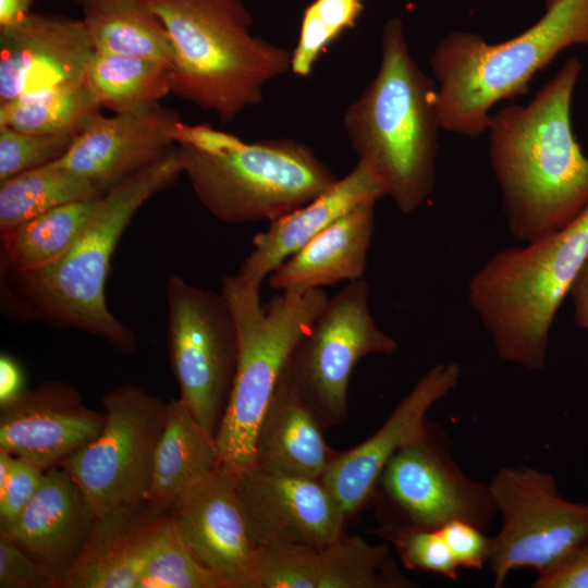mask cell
Wrapping results in <instances>:
<instances>
[{
	"label": "cell",
	"instance_id": "cell-26",
	"mask_svg": "<svg viewBox=\"0 0 588 588\" xmlns=\"http://www.w3.org/2000/svg\"><path fill=\"white\" fill-rule=\"evenodd\" d=\"M81 8L95 51L147 59L171 70L170 36L146 0H110Z\"/></svg>",
	"mask_w": 588,
	"mask_h": 588
},
{
	"label": "cell",
	"instance_id": "cell-15",
	"mask_svg": "<svg viewBox=\"0 0 588 588\" xmlns=\"http://www.w3.org/2000/svg\"><path fill=\"white\" fill-rule=\"evenodd\" d=\"M169 515L191 553L225 588H248L258 547L246 525L235 476L218 466L191 486Z\"/></svg>",
	"mask_w": 588,
	"mask_h": 588
},
{
	"label": "cell",
	"instance_id": "cell-40",
	"mask_svg": "<svg viewBox=\"0 0 588 588\" xmlns=\"http://www.w3.org/2000/svg\"><path fill=\"white\" fill-rule=\"evenodd\" d=\"M535 588H588V539L564 562L538 575Z\"/></svg>",
	"mask_w": 588,
	"mask_h": 588
},
{
	"label": "cell",
	"instance_id": "cell-30",
	"mask_svg": "<svg viewBox=\"0 0 588 588\" xmlns=\"http://www.w3.org/2000/svg\"><path fill=\"white\" fill-rule=\"evenodd\" d=\"M85 82L26 94L0 105V126L36 134L81 131L101 112Z\"/></svg>",
	"mask_w": 588,
	"mask_h": 588
},
{
	"label": "cell",
	"instance_id": "cell-34",
	"mask_svg": "<svg viewBox=\"0 0 588 588\" xmlns=\"http://www.w3.org/2000/svg\"><path fill=\"white\" fill-rule=\"evenodd\" d=\"M320 552L302 544L259 547L248 588H319Z\"/></svg>",
	"mask_w": 588,
	"mask_h": 588
},
{
	"label": "cell",
	"instance_id": "cell-41",
	"mask_svg": "<svg viewBox=\"0 0 588 588\" xmlns=\"http://www.w3.org/2000/svg\"><path fill=\"white\" fill-rule=\"evenodd\" d=\"M23 375L19 365L9 356L0 357V405L8 403L23 391Z\"/></svg>",
	"mask_w": 588,
	"mask_h": 588
},
{
	"label": "cell",
	"instance_id": "cell-7",
	"mask_svg": "<svg viewBox=\"0 0 588 588\" xmlns=\"http://www.w3.org/2000/svg\"><path fill=\"white\" fill-rule=\"evenodd\" d=\"M588 256V208L539 240L501 249L470 278L468 302L503 360L546 366L550 330Z\"/></svg>",
	"mask_w": 588,
	"mask_h": 588
},
{
	"label": "cell",
	"instance_id": "cell-27",
	"mask_svg": "<svg viewBox=\"0 0 588 588\" xmlns=\"http://www.w3.org/2000/svg\"><path fill=\"white\" fill-rule=\"evenodd\" d=\"M101 196L59 206L0 234V273L35 271L61 257L89 224Z\"/></svg>",
	"mask_w": 588,
	"mask_h": 588
},
{
	"label": "cell",
	"instance_id": "cell-22",
	"mask_svg": "<svg viewBox=\"0 0 588 588\" xmlns=\"http://www.w3.org/2000/svg\"><path fill=\"white\" fill-rule=\"evenodd\" d=\"M387 196L382 183L357 163L344 177L301 208L269 222L253 238L237 274L261 284L283 261L357 205Z\"/></svg>",
	"mask_w": 588,
	"mask_h": 588
},
{
	"label": "cell",
	"instance_id": "cell-1",
	"mask_svg": "<svg viewBox=\"0 0 588 588\" xmlns=\"http://www.w3.org/2000/svg\"><path fill=\"white\" fill-rule=\"evenodd\" d=\"M580 71L569 58L529 103L490 117L491 168L509 231L524 244L562 230L588 208V158L571 125Z\"/></svg>",
	"mask_w": 588,
	"mask_h": 588
},
{
	"label": "cell",
	"instance_id": "cell-3",
	"mask_svg": "<svg viewBox=\"0 0 588 588\" xmlns=\"http://www.w3.org/2000/svg\"><path fill=\"white\" fill-rule=\"evenodd\" d=\"M375 77L345 110L343 128L357 163L385 188L403 215L415 212L436 185L438 86L413 59L401 19L381 33Z\"/></svg>",
	"mask_w": 588,
	"mask_h": 588
},
{
	"label": "cell",
	"instance_id": "cell-38",
	"mask_svg": "<svg viewBox=\"0 0 588 588\" xmlns=\"http://www.w3.org/2000/svg\"><path fill=\"white\" fill-rule=\"evenodd\" d=\"M44 469L23 457L14 456L8 479L0 488V529L11 525L36 493Z\"/></svg>",
	"mask_w": 588,
	"mask_h": 588
},
{
	"label": "cell",
	"instance_id": "cell-37",
	"mask_svg": "<svg viewBox=\"0 0 588 588\" xmlns=\"http://www.w3.org/2000/svg\"><path fill=\"white\" fill-rule=\"evenodd\" d=\"M57 575L0 531V588H54Z\"/></svg>",
	"mask_w": 588,
	"mask_h": 588
},
{
	"label": "cell",
	"instance_id": "cell-36",
	"mask_svg": "<svg viewBox=\"0 0 588 588\" xmlns=\"http://www.w3.org/2000/svg\"><path fill=\"white\" fill-rule=\"evenodd\" d=\"M406 567L440 574L451 580L458 577L456 564L439 529H413L391 538Z\"/></svg>",
	"mask_w": 588,
	"mask_h": 588
},
{
	"label": "cell",
	"instance_id": "cell-9",
	"mask_svg": "<svg viewBox=\"0 0 588 588\" xmlns=\"http://www.w3.org/2000/svg\"><path fill=\"white\" fill-rule=\"evenodd\" d=\"M99 434L59 466L78 485L96 517L146 502L168 402L123 383L102 397Z\"/></svg>",
	"mask_w": 588,
	"mask_h": 588
},
{
	"label": "cell",
	"instance_id": "cell-19",
	"mask_svg": "<svg viewBox=\"0 0 588 588\" xmlns=\"http://www.w3.org/2000/svg\"><path fill=\"white\" fill-rule=\"evenodd\" d=\"M460 376L455 362L432 366L371 437L335 454L320 480L345 517L371 497L390 458L421 431L429 408L457 385Z\"/></svg>",
	"mask_w": 588,
	"mask_h": 588
},
{
	"label": "cell",
	"instance_id": "cell-18",
	"mask_svg": "<svg viewBox=\"0 0 588 588\" xmlns=\"http://www.w3.org/2000/svg\"><path fill=\"white\" fill-rule=\"evenodd\" d=\"M105 421L73 385L44 382L0 405V450L46 470L96 438Z\"/></svg>",
	"mask_w": 588,
	"mask_h": 588
},
{
	"label": "cell",
	"instance_id": "cell-31",
	"mask_svg": "<svg viewBox=\"0 0 588 588\" xmlns=\"http://www.w3.org/2000/svg\"><path fill=\"white\" fill-rule=\"evenodd\" d=\"M319 552V588L413 586L397 569L385 544H370L358 536H341Z\"/></svg>",
	"mask_w": 588,
	"mask_h": 588
},
{
	"label": "cell",
	"instance_id": "cell-44",
	"mask_svg": "<svg viewBox=\"0 0 588 588\" xmlns=\"http://www.w3.org/2000/svg\"><path fill=\"white\" fill-rule=\"evenodd\" d=\"M78 5H85L89 3H97V2H103V1H110V0H74Z\"/></svg>",
	"mask_w": 588,
	"mask_h": 588
},
{
	"label": "cell",
	"instance_id": "cell-2",
	"mask_svg": "<svg viewBox=\"0 0 588 588\" xmlns=\"http://www.w3.org/2000/svg\"><path fill=\"white\" fill-rule=\"evenodd\" d=\"M182 174L176 145L108 189L87 228L61 257L35 271L0 273L2 311L22 322L41 321L87 332L122 353H132L135 334L107 306L111 257L139 208Z\"/></svg>",
	"mask_w": 588,
	"mask_h": 588
},
{
	"label": "cell",
	"instance_id": "cell-25",
	"mask_svg": "<svg viewBox=\"0 0 588 588\" xmlns=\"http://www.w3.org/2000/svg\"><path fill=\"white\" fill-rule=\"evenodd\" d=\"M218 466L216 438L196 421L180 397L169 401L145 502L148 512L168 515L191 486Z\"/></svg>",
	"mask_w": 588,
	"mask_h": 588
},
{
	"label": "cell",
	"instance_id": "cell-11",
	"mask_svg": "<svg viewBox=\"0 0 588 588\" xmlns=\"http://www.w3.org/2000/svg\"><path fill=\"white\" fill-rule=\"evenodd\" d=\"M167 346L180 399L216 438L233 387L237 332L221 292L188 283L179 274L166 286Z\"/></svg>",
	"mask_w": 588,
	"mask_h": 588
},
{
	"label": "cell",
	"instance_id": "cell-42",
	"mask_svg": "<svg viewBox=\"0 0 588 588\" xmlns=\"http://www.w3.org/2000/svg\"><path fill=\"white\" fill-rule=\"evenodd\" d=\"M568 295L572 298L576 323L588 331V256L574 280Z\"/></svg>",
	"mask_w": 588,
	"mask_h": 588
},
{
	"label": "cell",
	"instance_id": "cell-8",
	"mask_svg": "<svg viewBox=\"0 0 588 588\" xmlns=\"http://www.w3.org/2000/svg\"><path fill=\"white\" fill-rule=\"evenodd\" d=\"M260 286L235 273L220 289L236 327L237 362L216 442L219 466L233 476L254 466L259 422L291 353L329 299L322 289L279 292L262 306Z\"/></svg>",
	"mask_w": 588,
	"mask_h": 588
},
{
	"label": "cell",
	"instance_id": "cell-23",
	"mask_svg": "<svg viewBox=\"0 0 588 588\" xmlns=\"http://www.w3.org/2000/svg\"><path fill=\"white\" fill-rule=\"evenodd\" d=\"M375 204L357 205L290 256L270 274V287L304 293L362 279L373 233Z\"/></svg>",
	"mask_w": 588,
	"mask_h": 588
},
{
	"label": "cell",
	"instance_id": "cell-13",
	"mask_svg": "<svg viewBox=\"0 0 588 588\" xmlns=\"http://www.w3.org/2000/svg\"><path fill=\"white\" fill-rule=\"evenodd\" d=\"M369 285L350 282L329 298L295 345L284 375L323 427L347 416V387L356 363L371 354L391 355L396 341L372 318Z\"/></svg>",
	"mask_w": 588,
	"mask_h": 588
},
{
	"label": "cell",
	"instance_id": "cell-12",
	"mask_svg": "<svg viewBox=\"0 0 588 588\" xmlns=\"http://www.w3.org/2000/svg\"><path fill=\"white\" fill-rule=\"evenodd\" d=\"M377 486L391 538L413 529H440L453 520L487 531L498 513L489 486L463 473L448 436L428 420L390 458Z\"/></svg>",
	"mask_w": 588,
	"mask_h": 588
},
{
	"label": "cell",
	"instance_id": "cell-28",
	"mask_svg": "<svg viewBox=\"0 0 588 588\" xmlns=\"http://www.w3.org/2000/svg\"><path fill=\"white\" fill-rule=\"evenodd\" d=\"M84 82L101 107L140 112L171 93V70L147 59L95 51Z\"/></svg>",
	"mask_w": 588,
	"mask_h": 588
},
{
	"label": "cell",
	"instance_id": "cell-5",
	"mask_svg": "<svg viewBox=\"0 0 588 588\" xmlns=\"http://www.w3.org/2000/svg\"><path fill=\"white\" fill-rule=\"evenodd\" d=\"M176 145L197 199L226 224L270 222L339 180L307 145L292 138L247 143L208 124L181 122Z\"/></svg>",
	"mask_w": 588,
	"mask_h": 588
},
{
	"label": "cell",
	"instance_id": "cell-20",
	"mask_svg": "<svg viewBox=\"0 0 588 588\" xmlns=\"http://www.w3.org/2000/svg\"><path fill=\"white\" fill-rule=\"evenodd\" d=\"M95 519L78 485L64 468L53 466L44 471L36 493L16 519L0 531L58 578L76 560Z\"/></svg>",
	"mask_w": 588,
	"mask_h": 588
},
{
	"label": "cell",
	"instance_id": "cell-17",
	"mask_svg": "<svg viewBox=\"0 0 588 588\" xmlns=\"http://www.w3.org/2000/svg\"><path fill=\"white\" fill-rule=\"evenodd\" d=\"M94 52L83 20L32 12L0 29V105L83 83Z\"/></svg>",
	"mask_w": 588,
	"mask_h": 588
},
{
	"label": "cell",
	"instance_id": "cell-6",
	"mask_svg": "<svg viewBox=\"0 0 588 588\" xmlns=\"http://www.w3.org/2000/svg\"><path fill=\"white\" fill-rule=\"evenodd\" d=\"M574 45H588V0H547L539 21L498 44L449 33L429 59L442 130L480 136L495 103L527 94L536 73Z\"/></svg>",
	"mask_w": 588,
	"mask_h": 588
},
{
	"label": "cell",
	"instance_id": "cell-39",
	"mask_svg": "<svg viewBox=\"0 0 588 588\" xmlns=\"http://www.w3.org/2000/svg\"><path fill=\"white\" fill-rule=\"evenodd\" d=\"M439 530L458 567L478 569L488 562L491 537L486 531L464 520L450 522Z\"/></svg>",
	"mask_w": 588,
	"mask_h": 588
},
{
	"label": "cell",
	"instance_id": "cell-29",
	"mask_svg": "<svg viewBox=\"0 0 588 588\" xmlns=\"http://www.w3.org/2000/svg\"><path fill=\"white\" fill-rule=\"evenodd\" d=\"M54 161L0 183V234L59 206L103 195Z\"/></svg>",
	"mask_w": 588,
	"mask_h": 588
},
{
	"label": "cell",
	"instance_id": "cell-33",
	"mask_svg": "<svg viewBox=\"0 0 588 588\" xmlns=\"http://www.w3.org/2000/svg\"><path fill=\"white\" fill-rule=\"evenodd\" d=\"M138 588H225V585L191 553L168 514Z\"/></svg>",
	"mask_w": 588,
	"mask_h": 588
},
{
	"label": "cell",
	"instance_id": "cell-14",
	"mask_svg": "<svg viewBox=\"0 0 588 588\" xmlns=\"http://www.w3.org/2000/svg\"><path fill=\"white\" fill-rule=\"evenodd\" d=\"M249 535L259 547L302 544L321 550L341 537L345 516L320 479L265 471L235 476Z\"/></svg>",
	"mask_w": 588,
	"mask_h": 588
},
{
	"label": "cell",
	"instance_id": "cell-4",
	"mask_svg": "<svg viewBox=\"0 0 588 588\" xmlns=\"http://www.w3.org/2000/svg\"><path fill=\"white\" fill-rule=\"evenodd\" d=\"M146 2L171 39V93L221 122L259 105L267 84L291 71V51L253 34L244 0Z\"/></svg>",
	"mask_w": 588,
	"mask_h": 588
},
{
	"label": "cell",
	"instance_id": "cell-35",
	"mask_svg": "<svg viewBox=\"0 0 588 588\" xmlns=\"http://www.w3.org/2000/svg\"><path fill=\"white\" fill-rule=\"evenodd\" d=\"M78 132L36 134L0 126V183L60 159Z\"/></svg>",
	"mask_w": 588,
	"mask_h": 588
},
{
	"label": "cell",
	"instance_id": "cell-32",
	"mask_svg": "<svg viewBox=\"0 0 588 588\" xmlns=\"http://www.w3.org/2000/svg\"><path fill=\"white\" fill-rule=\"evenodd\" d=\"M365 0H313L302 13L298 38L291 51V71L307 77L320 56L344 33L354 28Z\"/></svg>",
	"mask_w": 588,
	"mask_h": 588
},
{
	"label": "cell",
	"instance_id": "cell-16",
	"mask_svg": "<svg viewBox=\"0 0 588 588\" xmlns=\"http://www.w3.org/2000/svg\"><path fill=\"white\" fill-rule=\"evenodd\" d=\"M179 114L160 103L140 112L89 118L54 162L102 193L176 147Z\"/></svg>",
	"mask_w": 588,
	"mask_h": 588
},
{
	"label": "cell",
	"instance_id": "cell-21",
	"mask_svg": "<svg viewBox=\"0 0 588 588\" xmlns=\"http://www.w3.org/2000/svg\"><path fill=\"white\" fill-rule=\"evenodd\" d=\"M166 518L150 514L145 503L96 517L76 560L54 588H138Z\"/></svg>",
	"mask_w": 588,
	"mask_h": 588
},
{
	"label": "cell",
	"instance_id": "cell-10",
	"mask_svg": "<svg viewBox=\"0 0 588 588\" xmlns=\"http://www.w3.org/2000/svg\"><path fill=\"white\" fill-rule=\"evenodd\" d=\"M489 489L502 517L487 562L494 587H502L517 568L539 575L551 571L588 539V503L565 499L551 474L526 466L503 467Z\"/></svg>",
	"mask_w": 588,
	"mask_h": 588
},
{
	"label": "cell",
	"instance_id": "cell-43",
	"mask_svg": "<svg viewBox=\"0 0 588 588\" xmlns=\"http://www.w3.org/2000/svg\"><path fill=\"white\" fill-rule=\"evenodd\" d=\"M36 0H0V29L13 26L33 11Z\"/></svg>",
	"mask_w": 588,
	"mask_h": 588
},
{
	"label": "cell",
	"instance_id": "cell-24",
	"mask_svg": "<svg viewBox=\"0 0 588 588\" xmlns=\"http://www.w3.org/2000/svg\"><path fill=\"white\" fill-rule=\"evenodd\" d=\"M335 454L324 442L318 418L283 371L256 432L254 466L320 479Z\"/></svg>",
	"mask_w": 588,
	"mask_h": 588
}]
</instances>
